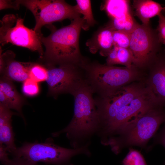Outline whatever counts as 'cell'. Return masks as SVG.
<instances>
[{"label":"cell","mask_w":165,"mask_h":165,"mask_svg":"<svg viewBox=\"0 0 165 165\" xmlns=\"http://www.w3.org/2000/svg\"><path fill=\"white\" fill-rule=\"evenodd\" d=\"M93 89L84 80L71 93L74 97L73 117L63 129L52 134L53 137L65 133L74 148H78L79 141L84 140L97 132L98 124L97 110L93 97Z\"/></svg>","instance_id":"7a4b0ae2"},{"label":"cell","mask_w":165,"mask_h":165,"mask_svg":"<svg viewBox=\"0 0 165 165\" xmlns=\"http://www.w3.org/2000/svg\"><path fill=\"white\" fill-rule=\"evenodd\" d=\"M129 2L128 0H106L102 9L106 12L111 19H113L130 12Z\"/></svg>","instance_id":"ac0fdd59"},{"label":"cell","mask_w":165,"mask_h":165,"mask_svg":"<svg viewBox=\"0 0 165 165\" xmlns=\"http://www.w3.org/2000/svg\"><path fill=\"white\" fill-rule=\"evenodd\" d=\"M88 146L87 144L77 148H66L55 144L53 139L49 138L43 142H24L11 154L13 157H22L35 163L62 165L76 155L89 154Z\"/></svg>","instance_id":"5b68a950"},{"label":"cell","mask_w":165,"mask_h":165,"mask_svg":"<svg viewBox=\"0 0 165 165\" xmlns=\"http://www.w3.org/2000/svg\"><path fill=\"white\" fill-rule=\"evenodd\" d=\"M145 69L148 70L144 79L146 86L160 105L165 107V50H161Z\"/></svg>","instance_id":"8fae6325"},{"label":"cell","mask_w":165,"mask_h":165,"mask_svg":"<svg viewBox=\"0 0 165 165\" xmlns=\"http://www.w3.org/2000/svg\"><path fill=\"white\" fill-rule=\"evenodd\" d=\"M77 4L75 7L77 12L82 14L84 21L83 28L85 30L96 23L93 14L90 0H77Z\"/></svg>","instance_id":"ffe728a7"},{"label":"cell","mask_w":165,"mask_h":165,"mask_svg":"<svg viewBox=\"0 0 165 165\" xmlns=\"http://www.w3.org/2000/svg\"><path fill=\"white\" fill-rule=\"evenodd\" d=\"M138 24L130 12L112 19L107 25L114 31H122L131 33Z\"/></svg>","instance_id":"d6986e66"},{"label":"cell","mask_w":165,"mask_h":165,"mask_svg":"<svg viewBox=\"0 0 165 165\" xmlns=\"http://www.w3.org/2000/svg\"><path fill=\"white\" fill-rule=\"evenodd\" d=\"M164 123L163 127L156 136L155 140L157 143L161 144L165 148V122Z\"/></svg>","instance_id":"f1b7e54d"},{"label":"cell","mask_w":165,"mask_h":165,"mask_svg":"<svg viewBox=\"0 0 165 165\" xmlns=\"http://www.w3.org/2000/svg\"><path fill=\"white\" fill-rule=\"evenodd\" d=\"M29 78L37 82L46 81L47 77V71L42 64L38 63L32 62L30 67Z\"/></svg>","instance_id":"44dd1931"},{"label":"cell","mask_w":165,"mask_h":165,"mask_svg":"<svg viewBox=\"0 0 165 165\" xmlns=\"http://www.w3.org/2000/svg\"><path fill=\"white\" fill-rule=\"evenodd\" d=\"M14 115L20 116L17 112L0 103V144L5 145L11 154L16 149L14 134L12 125V117Z\"/></svg>","instance_id":"4fadbf2b"},{"label":"cell","mask_w":165,"mask_h":165,"mask_svg":"<svg viewBox=\"0 0 165 165\" xmlns=\"http://www.w3.org/2000/svg\"><path fill=\"white\" fill-rule=\"evenodd\" d=\"M20 5L16 0H0V10L13 9L15 10L19 9Z\"/></svg>","instance_id":"4316f807"},{"label":"cell","mask_w":165,"mask_h":165,"mask_svg":"<svg viewBox=\"0 0 165 165\" xmlns=\"http://www.w3.org/2000/svg\"><path fill=\"white\" fill-rule=\"evenodd\" d=\"M0 22V46L10 43L37 52L40 58L43 56L42 33L26 27L24 24V19L17 15L6 14Z\"/></svg>","instance_id":"52a82bcc"},{"label":"cell","mask_w":165,"mask_h":165,"mask_svg":"<svg viewBox=\"0 0 165 165\" xmlns=\"http://www.w3.org/2000/svg\"><path fill=\"white\" fill-rule=\"evenodd\" d=\"M42 64L47 71L46 81L48 87V95L55 98L61 94H71L85 80L80 70L82 68L79 66L72 64Z\"/></svg>","instance_id":"30bf717a"},{"label":"cell","mask_w":165,"mask_h":165,"mask_svg":"<svg viewBox=\"0 0 165 165\" xmlns=\"http://www.w3.org/2000/svg\"><path fill=\"white\" fill-rule=\"evenodd\" d=\"M113 31L107 25L97 30L86 43L90 51L92 53L99 51L102 56L107 57L114 47L112 37Z\"/></svg>","instance_id":"5bb4252c"},{"label":"cell","mask_w":165,"mask_h":165,"mask_svg":"<svg viewBox=\"0 0 165 165\" xmlns=\"http://www.w3.org/2000/svg\"><path fill=\"white\" fill-rule=\"evenodd\" d=\"M165 122V107H154L144 113L109 144L116 154L125 146L143 147Z\"/></svg>","instance_id":"277c9868"},{"label":"cell","mask_w":165,"mask_h":165,"mask_svg":"<svg viewBox=\"0 0 165 165\" xmlns=\"http://www.w3.org/2000/svg\"><path fill=\"white\" fill-rule=\"evenodd\" d=\"M20 5L25 7L32 13L35 20L34 30L42 33L44 26L65 19L71 21L81 17L75 6L62 0H17Z\"/></svg>","instance_id":"ba28073f"},{"label":"cell","mask_w":165,"mask_h":165,"mask_svg":"<svg viewBox=\"0 0 165 165\" xmlns=\"http://www.w3.org/2000/svg\"><path fill=\"white\" fill-rule=\"evenodd\" d=\"M0 72L1 76L12 81L23 82L29 78L31 62H21L15 60L16 55L11 50L2 54L0 48Z\"/></svg>","instance_id":"7c38bea8"},{"label":"cell","mask_w":165,"mask_h":165,"mask_svg":"<svg viewBox=\"0 0 165 165\" xmlns=\"http://www.w3.org/2000/svg\"><path fill=\"white\" fill-rule=\"evenodd\" d=\"M131 33L122 31L114 30L112 37L114 46L129 48Z\"/></svg>","instance_id":"603a6c76"},{"label":"cell","mask_w":165,"mask_h":165,"mask_svg":"<svg viewBox=\"0 0 165 165\" xmlns=\"http://www.w3.org/2000/svg\"><path fill=\"white\" fill-rule=\"evenodd\" d=\"M147 88L145 82L141 81L130 83L112 93L100 95L94 100L98 119L97 132L107 125L123 108Z\"/></svg>","instance_id":"8992f818"},{"label":"cell","mask_w":165,"mask_h":165,"mask_svg":"<svg viewBox=\"0 0 165 165\" xmlns=\"http://www.w3.org/2000/svg\"><path fill=\"white\" fill-rule=\"evenodd\" d=\"M107 57L108 65L121 64L129 68L133 65V56L129 48L114 46Z\"/></svg>","instance_id":"e0dca14e"},{"label":"cell","mask_w":165,"mask_h":165,"mask_svg":"<svg viewBox=\"0 0 165 165\" xmlns=\"http://www.w3.org/2000/svg\"><path fill=\"white\" fill-rule=\"evenodd\" d=\"M22 90L25 95L32 97L37 95L39 91L38 82L29 78L23 82Z\"/></svg>","instance_id":"cb8c5ba5"},{"label":"cell","mask_w":165,"mask_h":165,"mask_svg":"<svg viewBox=\"0 0 165 165\" xmlns=\"http://www.w3.org/2000/svg\"><path fill=\"white\" fill-rule=\"evenodd\" d=\"M158 16V24L156 30L160 42L165 46V17L162 13Z\"/></svg>","instance_id":"d4e9b609"},{"label":"cell","mask_w":165,"mask_h":165,"mask_svg":"<svg viewBox=\"0 0 165 165\" xmlns=\"http://www.w3.org/2000/svg\"><path fill=\"white\" fill-rule=\"evenodd\" d=\"M165 17V8L161 13Z\"/></svg>","instance_id":"4dcf8cb0"},{"label":"cell","mask_w":165,"mask_h":165,"mask_svg":"<svg viewBox=\"0 0 165 165\" xmlns=\"http://www.w3.org/2000/svg\"><path fill=\"white\" fill-rule=\"evenodd\" d=\"M0 103L11 109V104L3 92L0 90Z\"/></svg>","instance_id":"f546056e"},{"label":"cell","mask_w":165,"mask_h":165,"mask_svg":"<svg viewBox=\"0 0 165 165\" xmlns=\"http://www.w3.org/2000/svg\"><path fill=\"white\" fill-rule=\"evenodd\" d=\"M135 14L142 23L149 24L151 18L158 16L165 9L160 3L151 0H135L133 1Z\"/></svg>","instance_id":"9a60e30c"},{"label":"cell","mask_w":165,"mask_h":165,"mask_svg":"<svg viewBox=\"0 0 165 165\" xmlns=\"http://www.w3.org/2000/svg\"><path fill=\"white\" fill-rule=\"evenodd\" d=\"M84 21L77 17L69 25L57 29L52 24L46 26L51 31L47 37L42 36V42L45 49L39 63L43 64H72L81 67L86 60L82 55L79 40Z\"/></svg>","instance_id":"6da1fadb"},{"label":"cell","mask_w":165,"mask_h":165,"mask_svg":"<svg viewBox=\"0 0 165 165\" xmlns=\"http://www.w3.org/2000/svg\"><path fill=\"white\" fill-rule=\"evenodd\" d=\"M5 165H39L22 157H13Z\"/></svg>","instance_id":"484cf974"},{"label":"cell","mask_w":165,"mask_h":165,"mask_svg":"<svg viewBox=\"0 0 165 165\" xmlns=\"http://www.w3.org/2000/svg\"><path fill=\"white\" fill-rule=\"evenodd\" d=\"M87 83L99 94L112 93L132 82L143 81L145 73L134 65L117 67L86 61L82 66Z\"/></svg>","instance_id":"3957f363"},{"label":"cell","mask_w":165,"mask_h":165,"mask_svg":"<svg viewBox=\"0 0 165 165\" xmlns=\"http://www.w3.org/2000/svg\"><path fill=\"white\" fill-rule=\"evenodd\" d=\"M162 44L156 30L149 24H138L131 33L129 47L134 57L133 65L145 70L161 50Z\"/></svg>","instance_id":"9c48e42d"},{"label":"cell","mask_w":165,"mask_h":165,"mask_svg":"<svg viewBox=\"0 0 165 165\" xmlns=\"http://www.w3.org/2000/svg\"><path fill=\"white\" fill-rule=\"evenodd\" d=\"M122 165H147L143 156L138 150L130 148L122 161Z\"/></svg>","instance_id":"7402d4cb"},{"label":"cell","mask_w":165,"mask_h":165,"mask_svg":"<svg viewBox=\"0 0 165 165\" xmlns=\"http://www.w3.org/2000/svg\"><path fill=\"white\" fill-rule=\"evenodd\" d=\"M9 152L6 147L4 145L0 144V160L2 163L5 165L9 161Z\"/></svg>","instance_id":"83f0119b"},{"label":"cell","mask_w":165,"mask_h":165,"mask_svg":"<svg viewBox=\"0 0 165 165\" xmlns=\"http://www.w3.org/2000/svg\"><path fill=\"white\" fill-rule=\"evenodd\" d=\"M0 90L3 92L9 101L11 109L16 110L26 123L22 112V108L26 104V102L24 98L17 91L13 81L1 76Z\"/></svg>","instance_id":"2e32d148"}]
</instances>
